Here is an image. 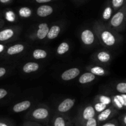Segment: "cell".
Instances as JSON below:
<instances>
[{
  "label": "cell",
  "mask_w": 126,
  "mask_h": 126,
  "mask_svg": "<svg viewBox=\"0 0 126 126\" xmlns=\"http://www.w3.org/2000/svg\"><path fill=\"white\" fill-rule=\"evenodd\" d=\"M99 102L108 105L112 102V99L110 97L105 95H102L99 97Z\"/></svg>",
  "instance_id": "27"
},
{
  "label": "cell",
  "mask_w": 126,
  "mask_h": 126,
  "mask_svg": "<svg viewBox=\"0 0 126 126\" xmlns=\"http://www.w3.org/2000/svg\"><path fill=\"white\" fill-rule=\"evenodd\" d=\"M70 49V46L66 42L62 43L57 49V52L59 55H63L65 53L67 52Z\"/></svg>",
  "instance_id": "20"
},
{
  "label": "cell",
  "mask_w": 126,
  "mask_h": 126,
  "mask_svg": "<svg viewBox=\"0 0 126 126\" xmlns=\"http://www.w3.org/2000/svg\"><path fill=\"white\" fill-rule=\"evenodd\" d=\"M101 126H118V124L116 121L113 120L111 121L107 122V123L102 124Z\"/></svg>",
  "instance_id": "32"
},
{
  "label": "cell",
  "mask_w": 126,
  "mask_h": 126,
  "mask_svg": "<svg viewBox=\"0 0 126 126\" xmlns=\"http://www.w3.org/2000/svg\"><path fill=\"white\" fill-rule=\"evenodd\" d=\"M6 17L7 19L9 20L10 21H13L14 18V15L12 12H8L6 13Z\"/></svg>",
  "instance_id": "34"
},
{
  "label": "cell",
  "mask_w": 126,
  "mask_h": 126,
  "mask_svg": "<svg viewBox=\"0 0 126 126\" xmlns=\"http://www.w3.org/2000/svg\"><path fill=\"white\" fill-rule=\"evenodd\" d=\"M4 24V20L2 19L1 17H0V28H2V26Z\"/></svg>",
  "instance_id": "37"
},
{
  "label": "cell",
  "mask_w": 126,
  "mask_h": 126,
  "mask_svg": "<svg viewBox=\"0 0 126 126\" xmlns=\"http://www.w3.org/2000/svg\"><path fill=\"white\" fill-rule=\"evenodd\" d=\"M95 79V75H94L91 72L85 73L83 75H81L79 78V82L82 84H84L89 83Z\"/></svg>",
  "instance_id": "14"
},
{
  "label": "cell",
  "mask_w": 126,
  "mask_h": 126,
  "mask_svg": "<svg viewBox=\"0 0 126 126\" xmlns=\"http://www.w3.org/2000/svg\"><path fill=\"white\" fill-rule=\"evenodd\" d=\"M39 68V64L36 62H28L25 64L22 68L23 71L25 73H31L32 72H35L38 71Z\"/></svg>",
  "instance_id": "13"
},
{
  "label": "cell",
  "mask_w": 126,
  "mask_h": 126,
  "mask_svg": "<svg viewBox=\"0 0 126 126\" xmlns=\"http://www.w3.org/2000/svg\"><path fill=\"white\" fill-rule=\"evenodd\" d=\"M124 99V107L126 109V94H121Z\"/></svg>",
  "instance_id": "36"
},
{
  "label": "cell",
  "mask_w": 126,
  "mask_h": 126,
  "mask_svg": "<svg viewBox=\"0 0 126 126\" xmlns=\"http://www.w3.org/2000/svg\"><path fill=\"white\" fill-rule=\"evenodd\" d=\"M0 126H14V125L9 119L0 118Z\"/></svg>",
  "instance_id": "29"
},
{
  "label": "cell",
  "mask_w": 126,
  "mask_h": 126,
  "mask_svg": "<svg viewBox=\"0 0 126 126\" xmlns=\"http://www.w3.org/2000/svg\"><path fill=\"white\" fill-rule=\"evenodd\" d=\"M123 125L126 126V114L124 116V117H123Z\"/></svg>",
  "instance_id": "39"
},
{
  "label": "cell",
  "mask_w": 126,
  "mask_h": 126,
  "mask_svg": "<svg viewBox=\"0 0 126 126\" xmlns=\"http://www.w3.org/2000/svg\"><path fill=\"white\" fill-rule=\"evenodd\" d=\"M50 111L45 107H39L33 110L30 114L28 118L32 121L45 123L49 119Z\"/></svg>",
  "instance_id": "2"
},
{
  "label": "cell",
  "mask_w": 126,
  "mask_h": 126,
  "mask_svg": "<svg viewBox=\"0 0 126 126\" xmlns=\"http://www.w3.org/2000/svg\"><path fill=\"white\" fill-rule=\"evenodd\" d=\"M31 105H32V103H31L30 101H22V102H18V103L15 104L12 107V111L16 113H21V112H23L28 110L31 107Z\"/></svg>",
  "instance_id": "10"
},
{
  "label": "cell",
  "mask_w": 126,
  "mask_h": 126,
  "mask_svg": "<svg viewBox=\"0 0 126 126\" xmlns=\"http://www.w3.org/2000/svg\"><path fill=\"white\" fill-rule=\"evenodd\" d=\"M107 105L104 104L103 103H101V102H97V103H95L94 106V108H95V110L96 112L97 113H101L102 111H103V110L107 108Z\"/></svg>",
  "instance_id": "26"
},
{
  "label": "cell",
  "mask_w": 126,
  "mask_h": 126,
  "mask_svg": "<svg viewBox=\"0 0 126 126\" xmlns=\"http://www.w3.org/2000/svg\"><path fill=\"white\" fill-rule=\"evenodd\" d=\"M33 58L35 59H43L47 56V53L46 51L42 49H36L33 52L32 54Z\"/></svg>",
  "instance_id": "19"
},
{
  "label": "cell",
  "mask_w": 126,
  "mask_h": 126,
  "mask_svg": "<svg viewBox=\"0 0 126 126\" xmlns=\"http://www.w3.org/2000/svg\"><path fill=\"white\" fill-rule=\"evenodd\" d=\"M22 126H41V125H40V124H38L36 123H34V122L29 121L25 122Z\"/></svg>",
  "instance_id": "33"
},
{
  "label": "cell",
  "mask_w": 126,
  "mask_h": 126,
  "mask_svg": "<svg viewBox=\"0 0 126 126\" xmlns=\"http://www.w3.org/2000/svg\"><path fill=\"white\" fill-rule=\"evenodd\" d=\"M50 28L46 23H41L38 26L36 32L37 38L39 39H44L47 36V34Z\"/></svg>",
  "instance_id": "12"
},
{
  "label": "cell",
  "mask_w": 126,
  "mask_h": 126,
  "mask_svg": "<svg viewBox=\"0 0 126 126\" xmlns=\"http://www.w3.org/2000/svg\"></svg>",
  "instance_id": "42"
},
{
  "label": "cell",
  "mask_w": 126,
  "mask_h": 126,
  "mask_svg": "<svg viewBox=\"0 0 126 126\" xmlns=\"http://www.w3.org/2000/svg\"><path fill=\"white\" fill-rule=\"evenodd\" d=\"M18 29L16 27H7L0 28V44H4L15 38Z\"/></svg>",
  "instance_id": "3"
},
{
  "label": "cell",
  "mask_w": 126,
  "mask_h": 126,
  "mask_svg": "<svg viewBox=\"0 0 126 126\" xmlns=\"http://www.w3.org/2000/svg\"><path fill=\"white\" fill-rule=\"evenodd\" d=\"M60 32V27L58 25H53L49 29L47 38L49 39H54L59 36Z\"/></svg>",
  "instance_id": "16"
},
{
  "label": "cell",
  "mask_w": 126,
  "mask_h": 126,
  "mask_svg": "<svg viewBox=\"0 0 126 126\" xmlns=\"http://www.w3.org/2000/svg\"><path fill=\"white\" fill-rule=\"evenodd\" d=\"M81 39L85 45H91L95 41L94 34L91 30L85 29L81 32Z\"/></svg>",
  "instance_id": "6"
},
{
  "label": "cell",
  "mask_w": 126,
  "mask_h": 126,
  "mask_svg": "<svg viewBox=\"0 0 126 126\" xmlns=\"http://www.w3.org/2000/svg\"><path fill=\"white\" fill-rule=\"evenodd\" d=\"M116 110H114L113 108H106L105 110L100 113L97 116V121L98 123H102V122L106 121L110 119L111 117L115 114Z\"/></svg>",
  "instance_id": "9"
},
{
  "label": "cell",
  "mask_w": 126,
  "mask_h": 126,
  "mask_svg": "<svg viewBox=\"0 0 126 126\" xmlns=\"http://www.w3.org/2000/svg\"><path fill=\"white\" fill-rule=\"evenodd\" d=\"M10 1H11V0H0V2L2 4H7Z\"/></svg>",
  "instance_id": "38"
},
{
  "label": "cell",
  "mask_w": 126,
  "mask_h": 126,
  "mask_svg": "<svg viewBox=\"0 0 126 126\" xmlns=\"http://www.w3.org/2000/svg\"><path fill=\"white\" fill-rule=\"evenodd\" d=\"M52 126H68L67 121L62 116H56L53 119Z\"/></svg>",
  "instance_id": "17"
},
{
  "label": "cell",
  "mask_w": 126,
  "mask_h": 126,
  "mask_svg": "<svg viewBox=\"0 0 126 126\" xmlns=\"http://www.w3.org/2000/svg\"><path fill=\"white\" fill-rule=\"evenodd\" d=\"M97 59L100 62L107 63L110 60L111 55L107 52L102 51L98 53L97 55Z\"/></svg>",
  "instance_id": "18"
},
{
  "label": "cell",
  "mask_w": 126,
  "mask_h": 126,
  "mask_svg": "<svg viewBox=\"0 0 126 126\" xmlns=\"http://www.w3.org/2000/svg\"></svg>",
  "instance_id": "40"
},
{
  "label": "cell",
  "mask_w": 126,
  "mask_h": 126,
  "mask_svg": "<svg viewBox=\"0 0 126 126\" xmlns=\"http://www.w3.org/2000/svg\"><path fill=\"white\" fill-rule=\"evenodd\" d=\"M0 17H1V16H0Z\"/></svg>",
  "instance_id": "41"
},
{
  "label": "cell",
  "mask_w": 126,
  "mask_h": 126,
  "mask_svg": "<svg viewBox=\"0 0 126 126\" xmlns=\"http://www.w3.org/2000/svg\"><path fill=\"white\" fill-rule=\"evenodd\" d=\"M8 71L9 70L7 67L5 66H0V79L4 77L7 75Z\"/></svg>",
  "instance_id": "30"
},
{
  "label": "cell",
  "mask_w": 126,
  "mask_h": 126,
  "mask_svg": "<svg viewBox=\"0 0 126 126\" xmlns=\"http://www.w3.org/2000/svg\"><path fill=\"white\" fill-rule=\"evenodd\" d=\"M75 100L72 98H66L63 100L57 107V111L60 113H66L74 107Z\"/></svg>",
  "instance_id": "7"
},
{
  "label": "cell",
  "mask_w": 126,
  "mask_h": 126,
  "mask_svg": "<svg viewBox=\"0 0 126 126\" xmlns=\"http://www.w3.org/2000/svg\"><path fill=\"white\" fill-rule=\"evenodd\" d=\"M79 74V69L78 68H71L63 72L61 75V78L63 81H68L76 78Z\"/></svg>",
  "instance_id": "8"
},
{
  "label": "cell",
  "mask_w": 126,
  "mask_h": 126,
  "mask_svg": "<svg viewBox=\"0 0 126 126\" xmlns=\"http://www.w3.org/2000/svg\"><path fill=\"white\" fill-rule=\"evenodd\" d=\"M9 92L6 89L4 88H0V100L4 99L5 97H7Z\"/></svg>",
  "instance_id": "31"
},
{
  "label": "cell",
  "mask_w": 126,
  "mask_h": 126,
  "mask_svg": "<svg viewBox=\"0 0 126 126\" xmlns=\"http://www.w3.org/2000/svg\"><path fill=\"white\" fill-rule=\"evenodd\" d=\"M32 10L27 7H22L18 11V14L22 18H28L32 16Z\"/></svg>",
  "instance_id": "21"
},
{
  "label": "cell",
  "mask_w": 126,
  "mask_h": 126,
  "mask_svg": "<svg viewBox=\"0 0 126 126\" xmlns=\"http://www.w3.org/2000/svg\"><path fill=\"white\" fill-rule=\"evenodd\" d=\"M116 89L120 94H126V82H121L117 84Z\"/></svg>",
  "instance_id": "25"
},
{
  "label": "cell",
  "mask_w": 126,
  "mask_h": 126,
  "mask_svg": "<svg viewBox=\"0 0 126 126\" xmlns=\"http://www.w3.org/2000/svg\"><path fill=\"white\" fill-rule=\"evenodd\" d=\"M126 23V3L111 18L110 25L113 28L121 30Z\"/></svg>",
  "instance_id": "1"
},
{
  "label": "cell",
  "mask_w": 126,
  "mask_h": 126,
  "mask_svg": "<svg viewBox=\"0 0 126 126\" xmlns=\"http://www.w3.org/2000/svg\"><path fill=\"white\" fill-rule=\"evenodd\" d=\"M96 111L95 110L94 107L91 105L87 106L86 108H84L80 115L79 118L77 119L78 125L80 126H84L86 122L89 119L93 118L95 116Z\"/></svg>",
  "instance_id": "5"
},
{
  "label": "cell",
  "mask_w": 126,
  "mask_h": 126,
  "mask_svg": "<svg viewBox=\"0 0 126 126\" xmlns=\"http://www.w3.org/2000/svg\"><path fill=\"white\" fill-rule=\"evenodd\" d=\"M98 121H97V118H91V119H89L86 123L84 124V126H98Z\"/></svg>",
  "instance_id": "28"
},
{
  "label": "cell",
  "mask_w": 126,
  "mask_h": 126,
  "mask_svg": "<svg viewBox=\"0 0 126 126\" xmlns=\"http://www.w3.org/2000/svg\"><path fill=\"white\" fill-rule=\"evenodd\" d=\"M91 72L95 76H103L105 74V71L100 66H93L91 68Z\"/></svg>",
  "instance_id": "23"
},
{
  "label": "cell",
  "mask_w": 126,
  "mask_h": 126,
  "mask_svg": "<svg viewBox=\"0 0 126 126\" xmlns=\"http://www.w3.org/2000/svg\"><path fill=\"white\" fill-rule=\"evenodd\" d=\"M100 38L105 45L108 47H113L118 41L117 37L112 32L107 30H102L100 33Z\"/></svg>",
  "instance_id": "4"
},
{
  "label": "cell",
  "mask_w": 126,
  "mask_h": 126,
  "mask_svg": "<svg viewBox=\"0 0 126 126\" xmlns=\"http://www.w3.org/2000/svg\"><path fill=\"white\" fill-rule=\"evenodd\" d=\"M35 1L38 3H46V2H50L52 0H35Z\"/></svg>",
  "instance_id": "35"
},
{
  "label": "cell",
  "mask_w": 126,
  "mask_h": 126,
  "mask_svg": "<svg viewBox=\"0 0 126 126\" xmlns=\"http://www.w3.org/2000/svg\"><path fill=\"white\" fill-rule=\"evenodd\" d=\"M112 12H113V9L111 6H108L105 9H104L103 12V15H102V17L104 20H107L111 18L112 16Z\"/></svg>",
  "instance_id": "24"
},
{
  "label": "cell",
  "mask_w": 126,
  "mask_h": 126,
  "mask_svg": "<svg viewBox=\"0 0 126 126\" xmlns=\"http://www.w3.org/2000/svg\"><path fill=\"white\" fill-rule=\"evenodd\" d=\"M126 3V0H111L113 8L115 11L119 10Z\"/></svg>",
  "instance_id": "22"
},
{
  "label": "cell",
  "mask_w": 126,
  "mask_h": 126,
  "mask_svg": "<svg viewBox=\"0 0 126 126\" xmlns=\"http://www.w3.org/2000/svg\"><path fill=\"white\" fill-rule=\"evenodd\" d=\"M53 12H54V9L50 6L42 5L37 9L36 14L39 17H46L51 15Z\"/></svg>",
  "instance_id": "11"
},
{
  "label": "cell",
  "mask_w": 126,
  "mask_h": 126,
  "mask_svg": "<svg viewBox=\"0 0 126 126\" xmlns=\"http://www.w3.org/2000/svg\"><path fill=\"white\" fill-rule=\"evenodd\" d=\"M113 104L118 109L122 110L124 108V99L122 94L121 95H116L114 96L113 97V100H112Z\"/></svg>",
  "instance_id": "15"
}]
</instances>
